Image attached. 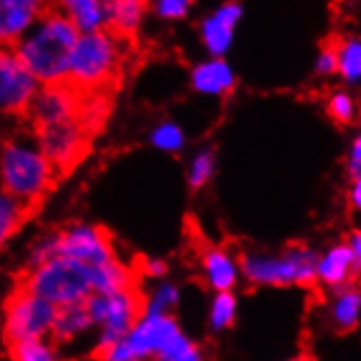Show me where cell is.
<instances>
[{
    "label": "cell",
    "instance_id": "obj_1",
    "mask_svg": "<svg viewBox=\"0 0 361 361\" xmlns=\"http://www.w3.org/2000/svg\"><path fill=\"white\" fill-rule=\"evenodd\" d=\"M114 101L112 92H81L66 81L37 88L27 116L42 156L59 180L86 160L114 110Z\"/></svg>",
    "mask_w": 361,
    "mask_h": 361
},
{
    "label": "cell",
    "instance_id": "obj_2",
    "mask_svg": "<svg viewBox=\"0 0 361 361\" xmlns=\"http://www.w3.org/2000/svg\"><path fill=\"white\" fill-rule=\"evenodd\" d=\"M33 25L31 33H25L11 49L37 83H61L81 33L66 13L49 5H44Z\"/></svg>",
    "mask_w": 361,
    "mask_h": 361
},
{
    "label": "cell",
    "instance_id": "obj_3",
    "mask_svg": "<svg viewBox=\"0 0 361 361\" xmlns=\"http://www.w3.org/2000/svg\"><path fill=\"white\" fill-rule=\"evenodd\" d=\"M125 42L105 31L81 33L68 61L66 81L81 92H112L123 83Z\"/></svg>",
    "mask_w": 361,
    "mask_h": 361
},
{
    "label": "cell",
    "instance_id": "obj_4",
    "mask_svg": "<svg viewBox=\"0 0 361 361\" xmlns=\"http://www.w3.org/2000/svg\"><path fill=\"white\" fill-rule=\"evenodd\" d=\"M0 182H3L5 197L35 215L59 178L39 149L20 142H7L0 156Z\"/></svg>",
    "mask_w": 361,
    "mask_h": 361
},
{
    "label": "cell",
    "instance_id": "obj_5",
    "mask_svg": "<svg viewBox=\"0 0 361 361\" xmlns=\"http://www.w3.org/2000/svg\"><path fill=\"white\" fill-rule=\"evenodd\" d=\"M18 287L31 291L53 307H71L86 302L94 293L92 271L68 257H53L18 276Z\"/></svg>",
    "mask_w": 361,
    "mask_h": 361
},
{
    "label": "cell",
    "instance_id": "obj_6",
    "mask_svg": "<svg viewBox=\"0 0 361 361\" xmlns=\"http://www.w3.org/2000/svg\"><path fill=\"white\" fill-rule=\"evenodd\" d=\"M241 267L257 285H300L317 287V254L302 243H293L281 257H252L243 254Z\"/></svg>",
    "mask_w": 361,
    "mask_h": 361
},
{
    "label": "cell",
    "instance_id": "obj_7",
    "mask_svg": "<svg viewBox=\"0 0 361 361\" xmlns=\"http://www.w3.org/2000/svg\"><path fill=\"white\" fill-rule=\"evenodd\" d=\"M92 324L103 326V335L94 350L110 348L130 333L147 313V298L140 287H132L116 293H92L86 300Z\"/></svg>",
    "mask_w": 361,
    "mask_h": 361
},
{
    "label": "cell",
    "instance_id": "obj_8",
    "mask_svg": "<svg viewBox=\"0 0 361 361\" xmlns=\"http://www.w3.org/2000/svg\"><path fill=\"white\" fill-rule=\"evenodd\" d=\"M57 307L18 287L5 302V344L18 339H42L51 333Z\"/></svg>",
    "mask_w": 361,
    "mask_h": 361
},
{
    "label": "cell",
    "instance_id": "obj_9",
    "mask_svg": "<svg viewBox=\"0 0 361 361\" xmlns=\"http://www.w3.org/2000/svg\"><path fill=\"white\" fill-rule=\"evenodd\" d=\"M37 81L20 63L11 47H0V112L27 116Z\"/></svg>",
    "mask_w": 361,
    "mask_h": 361
},
{
    "label": "cell",
    "instance_id": "obj_10",
    "mask_svg": "<svg viewBox=\"0 0 361 361\" xmlns=\"http://www.w3.org/2000/svg\"><path fill=\"white\" fill-rule=\"evenodd\" d=\"M180 335L178 322L169 313H145L142 320L125 335V344L134 361H142L162 353Z\"/></svg>",
    "mask_w": 361,
    "mask_h": 361
},
{
    "label": "cell",
    "instance_id": "obj_11",
    "mask_svg": "<svg viewBox=\"0 0 361 361\" xmlns=\"http://www.w3.org/2000/svg\"><path fill=\"white\" fill-rule=\"evenodd\" d=\"M195 252L200 257V265L204 269L206 281L212 289L219 293L230 291L237 283V267L235 261L230 259V254L217 245L208 243L204 237H195Z\"/></svg>",
    "mask_w": 361,
    "mask_h": 361
},
{
    "label": "cell",
    "instance_id": "obj_12",
    "mask_svg": "<svg viewBox=\"0 0 361 361\" xmlns=\"http://www.w3.org/2000/svg\"><path fill=\"white\" fill-rule=\"evenodd\" d=\"M44 5L33 0H0V47H13L39 18Z\"/></svg>",
    "mask_w": 361,
    "mask_h": 361
},
{
    "label": "cell",
    "instance_id": "obj_13",
    "mask_svg": "<svg viewBox=\"0 0 361 361\" xmlns=\"http://www.w3.org/2000/svg\"><path fill=\"white\" fill-rule=\"evenodd\" d=\"M241 5L228 3L221 9H217L212 16H208L202 25V37L204 44L212 55H224L230 49L232 35H235V27L241 18Z\"/></svg>",
    "mask_w": 361,
    "mask_h": 361
},
{
    "label": "cell",
    "instance_id": "obj_14",
    "mask_svg": "<svg viewBox=\"0 0 361 361\" xmlns=\"http://www.w3.org/2000/svg\"><path fill=\"white\" fill-rule=\"evenodd\" d=\"M145 9L147 5L138 3V0H114V3H105L108 20H105L103 31L125 42V44H134Z\"/></svg>",
    "mask_w": 361,
    "mask_h": 361
},
{
    "label": "cell",
    "instance_id": "obj_15",
    "mask_svg": "<svg viewBox=\"0 0 361 361\" xmlns=\"http://www.w3.org/2000/svg\"><path fill=\"white\" fill-rule=\"evenodd\" d=\"M359 267L361 265L355 261L350 245L339 243L324 254L322 261H317L315 274H317V281L339 289L344 285H350V279H357Z\"/></svg>",
    "mask_w": 361,
    "mask_h": 361
},
{
    "label": "cell",
    "instance_id": "obj_16",
    "mask_svg": "<svg viewBox=\"0 0 361 361\" xmlns=\"http://www.w3.org/2000/svg\"><path fill=\"white\" fill-rule=\"evenodd\" d=\"M190 79H193V86L206 94H228L235 88V73L230 71L224 59L200 63Z\"/></svg>",
    "mask_w": 361,
    "mask_h": 361
},
{
    "label": "cell",
    "instance_id": "obj_17",
    "mask_svg": "<svg viewBox=\"0 0 361 361\" xmlns=\"http://www.w3.org/2000/svg\"><path fill=\"white\" fill-rule=\"evenodd\" d=\"M359 307H361V295L357 285H344L339 287L333 307H331V324L339 333H348L359 322Z\"/></svg>",
    "mask_w": 361,
    "mask_h": 361
},
{
    "label": "cell",
    "instance_id": "obj_18",
    "mask_svg": "<svg viewBox=\"0 0 361 361\" xmlns=\"http://www.w3.org/2000/svg\"><path fill=\"white\" fill-rule=\"evenodd\" d=\"M63 13L71 18V23L77 27L79 33H94L105 29V20H108V11H105V3H97V0H71L63 3Z\"/></svg>",
    "mask_w": 361,
    "mask_h": 361
},
{
    "label": "cell",
    "instance_id": "obj_19",
    "mask_svg": "<svg viewBox=\"0 0 361 361\" xmlns=\"http://www.w3.org/2000/svg\"><path fill=\"white\" fill-rule=\"evenodd\" d=\"M90 324H92V320H90V313H88L86 302L71 305V307L57 309L51 333L55 337V342H66V339L75 337L79 331L88 329Z\"/></svg>",
    "mask_w": 361,
    "mask_h": 361
},
{
    "label": "cell",
    "instance_id": "obj_20",
    "mask_svg": "<svg viewBox=\"0 0 361 361\" xmlns=\"http://www.w3.org/2000/svg\"><path fill=\"white\" fill-rule=\"evenodd\" d=\"M337 73L350 83L359 81L361 75V44L357 37H339L337 49Z\"/></svg>",
    "mask_w": 361,
    "mask_h": 361
},
{
    "label": "cell",
    "instance_id": "obj_21",
    "mask_svg": "<svg viewBox=\"0 0 361 361\" xmlns=\"http://www.w3.org/2000/svg\"><path fill=\"white\" fill-rule=\"evenodd\" d=\"M11 361H59L57 353L42 339H18L7 344Z\"/></svg>",
    "mask_w": 361,
    "mask_h": 361
},
{
    "label": "cell",
    "instance_id": "obj_22",
    "mask_svg": "<svg viewBox=\"0 0 361 361\" xmlns=\"http://www.w3.org/2000/svg\"><path fill=\"white\" fill-rule=\"evenodd\" d=\"M154 361H202V355L200 348L180 333L162 353L154 357Z\"/></svg>",
    "mask_w": 361,
    "mask_h": 361
},
{
    "label": "cell",
    "instance_id": "obj_23",
    "mask_svg": "<svg viewBox=\"0 0 361 361\" xmlns=\"http://www.w3.org/2000/svg\"><path fill=\"white\" fill-rule=\"evenodd\" d=\"M235 313H237V300L235 295L230 291H224L219 293L215 302H212V311H210V322L217 331L219 329H226L235 322Z\"/></svg>",
    "mask_w": 361,
    "mask_h": 361
},
{
    "label": "cell",
    "instance_id": "obj_24",
    "mask_svg": "<svg viewBox=\"0 0 361 361\" xmlns=\"http://www.w3.org/2000/svg\"><path fill=\"white\" fill-rule=\"evenodd\" d=\"M329 114L333 121L339 125H350L357 121V110H355V99L346 92H335L329 99Z\"/></svg>",
    "mask_w": 361,
    "mask_h": 361
},
{
    "label": "cell",
    "instance_id": "obj_25",
    "mask_svg": "<svg viewBox=\"0 0 361 361\" xmlns=\"http://www.w3.org/2000/svg\"><path fill=\"white\" fill-rule=\"evenodd\" d=\"M212 169H215V154L206 149L193 160V164H190V173H188L190 188H202L210 180Z\"/></svg>",
    "mask_w": 361,
    "mask_h": 361
},
{
    "label": "cell",
    "instance_id": "obj_26",
    "mask_svg": "<svg viewBox=\"0 0 361 361\" xmlns=\"http://www.w3.org/2000/svg\"><path fill=\"white\" fill-rule=\"evenodd\" d=\"M152 142L156 147H160V149H164V152H178V149H182V145H184V134H182L180 127L166 123V125H160L158 130L154 132Z\"/></svg>",
    "mask_w": 361,
    "mask_h": 361
},
{
    "label": "cell",
    "instance_id": "obj_27",
    "mask_svg": "<svg viewBox=\"0 0 361 361\" xmlns=\"http://www.w3.org/2000/svg\"><path fill=\"white\" fill-rule=\"evenodd\" d=\"M337 49H339V35H331L326 42H322L320 57H317V73L320 75L337 73Z\"/></svg>",
    "mask_w": 361,
    "mask_h": 361
},
{
    "label": "cell",
    "instance_id": "obj_28",
    "mask_svg": "<svg viewBox=\"0 0 361 361\" xmlns=\"http://www.w3.org/2000/svg\"><path fill=\"white\" fill-rule=\"evenodd\" d=\"M178 302V289L164 285L152 302H147V313H166L169 307H173Z\"/></svg>",
    "mask_w": 361,
    "mask_h": 361
},
{
    "label": "cell",
    "instance_id": "obj_29",
    "mask_svg": "<svg viewBox=\"0 0 361 361\" xmlns=\"http://www.w3.org/2000/svg\"><path fill=\"white\" fill-rule=\"evenodd\" d=\"M188 7L190 3L188 0H160V3L154 5L156 13L162 16V18H184L188 13Z\"/></svg>",
    "mask_w": 361,
    "mask_h": 361
},
{
    "label": "cell",
    "instance_id": "obj_30",
    "mask_svg": "<svg viewBox=\"0 0 361 361\" xmlns=\"http://www.w3.org/2000/svg\"><path fill=\"white\" fill-rule=\"evenodd\" d=\"M359 164H361V140L355 138L350 156H348V171H350L353 180H359Z\"/></svg>",
    "mask_w": 361,
    "mask_h": 361
},
{
    "label": "cell",
    "instance_id": "obj_31",
    "mask_svg": "<svg viewBox=\"0 0 361 361\" xmlns=\"http://www.w3.org/2000/svg\"><path fill=\"white\" fill-rule=\"evenodd\" d=\"M353 206L359 208L361 206V182L353 180Z\"/></svg>",
    "mask_w": 361,
    "mask_h": 361
},
{
    "label": "cell",
    "instance_id": "obj_32",
    "mask_svg": "<svg viewBox=\"0 0 361 361\" xmlns=\"http://www.w3.org/2000/svg\"><path fill=\"white\" fill-rule=\"evenodd\" d=\"M293 361H311L309 357H298V359H293Z\"/></svg>",
    "mask_w": 361,
    "mask_h": 361
}]
</instances>
